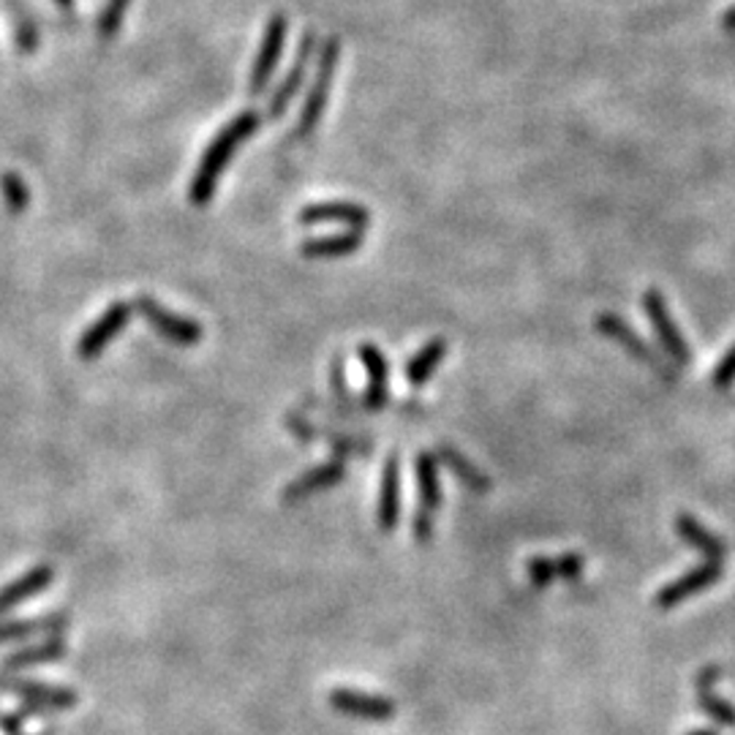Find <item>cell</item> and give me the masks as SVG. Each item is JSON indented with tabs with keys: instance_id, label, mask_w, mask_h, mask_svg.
I'll list each match as a JSON object with an SVG mask.
<instances>
[{
	"instance_id": "cell-1",
	"label": "cell",
	"mask_w": 735,
	"mask_h": 735,
	"mask_svg": "<svg viewBox=\"0 0 735 735\" xmlns=\"http://www.w3.org/2000/svg\"><path fill=\"white\" fill-rule=\"evenodd\" d=\"M259 126H262V115L253 112V109H246V112H240L237 118H231L229 123L224 126L216 137H213L210 148L205 150V155H202L194 177H191V185H188L191 205L202 207L213 199L218 177L227 172L229 161L235 159L237 148H240L246 139H251L253 134H257Z\"/></svg>"
},
{
	"instance_id": "cell-2",
	"label": "cell",
	"mask_w": 735,
	"mask_h": 735,
	"mask_svg": "<svg viewBox=\"0 0 735 735\" xmlns=\"http://www.w3.org/2000/svg\"><path fill=\"white\" fill-rule=\"evenodd\" d=\"M338 61H341V39L329 36L327 42H324L320 61H316L314 83H311L309 96H305L303 109H300L298 126H294V139H303V137L314 134V129L320 126L324 107H327L329 88H333L335 72H338Z\"/></svg>"
},
{
	"instance_id": "cell-3",
	"label": "cell",
	"mask_w": 735,
	"mask_h": 735,
	"mask_svg": "<svg viewBox=\"0 0 735 735\" xmlns=\"http://www.w3.org/2000/svg\"><path fill=\"white\" fill-rule=\"evenodd\" d=\"M134 309L144 316V322H148L161 338L170 341V344L196 346L202 338H205V327H202L199 322L164 309V305H161L155 298H150V294H137Z\"/></svg>"
},
{
	"instance_id": "cell-4",
	"label": "cell",
	"mask_w": 735,
	"mask_h": 735,
	"mask_svg": "<svg viewBox=\"0 0 735 735\" xmlns=\"http://www.w3.org/2000/svg\"><path fill=\"white\" fill-rule=\"evenodd\" d=\"M594 324H597V329H599L602 335H605V338L616 341V344L621 346V349L627 352L629 357H635V360L644 363L646 368H651L653 374L662 376L664 381H673L675 379V374L668 368V363H664L662 357H659V352L653 349V346L648 344L646 338H640V335L633 329V324L624 320V316L610 314V311H605V314L597 316V322H594Z\"/></svg>"
},
{
	"instance_id": "cell-5",
	"label": "cell",
	"mask_w": 735,
	"mask_h": 735,
	"mask_svg": "<svg viewBox=\"0 0 735 735\" xmlns=\"http://www.w3.org/2000/svg\"><path fill=\"white\" fill-rule=\"evenodd\" d=\"M644 311L651 322L653 335H657L659 346H662L664 355L673 360V366L684 368L687 363L692 360L690 344H687V335L681 333V327L675 324L673 314L668 311V303H664V294L659 289H648L644 294Z\"/></svg>"
},
{
	"instance_id": "cell-6",
	"label": "cell",
	"mask_w": 735,
	"mask_h": 735,
	"mask_svg": "<svg viewBox=\"0 0 735 735\" xmlns=\"http://www.w3.org/2000/svg\"><path fill=\"white\" fill-rule=\"evenodd\" d=\"M0 690L6 694H14L20 698L22 703L39 705L44 711H66L74 709L79 703V694L72 687H61V684H44V681H31V679H20V675H0Z\"/></svg>"
},
{
	"instance_id": "cell-7",
	"label": "cell",
	"mask_w": 735,
	"mask_h": 735,
	"mask_svg": "<svg viewBox=\"0 0 735 735\" xmlns=\"http://www.w3.org/2000/svg\"><path fill=\"white\" fill-rule=\"evenodd\" d=\"M131 311H134V305L123 303V300H118V303L109 305V309L104 311V314L98 316V320L93 322L83 335H79V341H77L79 360L90 363V360H96V357H101L104 349H107V346L112 344L120 333H123L126 324L131 322Z\"/></svg>"
},
{
	"instance_id": "cell-8",
	"label": "cell",
	"mask_w": 735,
	"mask_h": 735,
	"mask_svg": "<svg viewBox=\"0 0 735 735\" xmlns=\"http://www.w3.org/2000/svg\"><path fill=\"white\" fill-rule=\"evenodd\" d=\"M287 33H289L287 17L283 14L270 17L268 25H264L257 61H253V66H251V77H248V93H251V96H259V93L268 88L270 77L275 74L278 61H281L283 44H287Z\"/></svg>"
},
{
	"instance_id": "cell-9",
	"label": "cell",
	"mask_w": 735,
	"mask_h": 735,
	"mask_svg": "<svg viewBox=\"0 0 735 735\" xmlns=\"http://www.w3.org/2000/svg\"><path fill=\"white\" fill-rule=\"evenodd\" d=\"M327 703L329 709H335L338 714L363 722H390L392 716H396V703H392L390 698H381V694H370L363 690H349V687H338V690L329 692Z\"/></svg>"
},
{
	"instance_id": "cell-10",
	"label": "cell",
	"mask_w": 735,
	"mask_h": 735,
	"mask_svg": "<svg viewBox=\"0 0 735 735\" xmlns=\"http://www.w3.org/2000/svg\"><path fill=\"white\" fill-rule=\"evenodd\" d=\"M287 428L292 436L300 439V442H316V439H324V442L333 447V453L344 455V458H355V455L366 458L370 450H374L370 439L346 436V433H338V431H324V428L311 425L303 414H287Z\"/></svg>"
},
{
	"instance_id": "cell-11",
	"label": "cell",
	"mask_w": 735,
	"mask_h": 735,
	"mask_svg": "<svg viewBox=\"0 0 735 735\" xmlns=\"http://www.w3.org/2000/svg\"><path fill=\"white\" fill-rule=\"evenodd\" d=\"M344 477H346L344 461L320 463V466L309 468V472L300 474L298 479H292V483L283 488L281 501H283V505H300V501L311 499V496L322 494V490L341 485V483H344Z\"/></svg>"
},
{
	"instance_id": "cell-12",
	"label": "cell",
	"mask_w": 735,
	"mask_h": 735,
	"mask_svg": "<svg viewBox=\"0 0 735 735\" xmlns=\"http://www.w3.org/2000/svg\"><path fill=\"white\" fill-rule=\"evenodd\" d=\"M314 46H316V36H314V31H309L303 36V44H300L298 57H294L292 68H289L287 77L281 79V85H278V88H275L273 98H270V107H268L270 118H281V115L287 112L289 101H292V98L298 96V90L303 88L305 72H309L311 55H314Z\"/></svg>"
},
{
	"instance_id": "cell-13",
	"label": "cell",
	"mask_w": 735,
	"mask_h": 735,
	"mask_svg": "<svg viewBox=\"0 0 735 735\" xmlns=\"http://www.w3.org/2000/svg\"><path fill=\"white\" fill-rule=\"evenodd\" d=\"M357 357L366 366V376H368V387L366 396H363V407L366 412H381L390 401V387H387V357L381 355V349L376 344H360L357 349Z\"/></svg>"
},
{
	"instance_id": "cell-14",
	"label": "cell",
	"mask_w": 735,
	"mask_h": 735,
	"mask_svg": "<svg viewBox=\"0 0 735 735\" xmlns=\"http://www.w3.org/2000/svg\"><path fill=\"white\" fill-rule=\"evenodd\" d=\"M398 515H401V458L390 455L381 472V488H379V509H376V523L379 529L392 531L398 529Z\"/></svg>"
},
{
	"instance_id": "cell-15",
	"label": "cell",
	"mask_w": 735,
	"mask_h": 735,
	"mask_svg": "<svg viewBox=\"0 0 735 735\" xmlns=\"http://www.w3.org/2000/svg\"><path fill=\"white\" fill-rule=\"evenodd\" d=\"M300 224H349L352 229H368L370 213L368 207L355 205V202H320L300 210Z\"/></svg>"
},
{
	"instance_id": "cell-16",
	"label": "cell",
	"mask_w": 735,
	"mask_h": 735,
	"mask_svg": "<svg viewBox=\"0 0 735 735\" xmlns=\"http://www.w3.org/2000/svg\"><path fill=\"white\" fill-rule=\"evenodd\" d=\"M722 575V564H714V561H705V564H700L698 570L687 572L684 577H679V581H673L670 586H664L662 592L657 594V605L659 607H675L681 605L684 599H690L692 594L703 592V588L714 586L716 581H720Z\"/></svg>"
},
{
	"instance_id": "cell-17",
	"label": "cell",
	"mask_w": 735,
	"mask_h": 735,
	"mask_svg": "<svg viewBox=\"0 0 735 735\" xmlns=\"http://www.w3.org/2000/svg\"><path fill=\"white\" fill-rule=\"evenodd\" d=\"M583 561L581 553H564V555H534V559L526 561V575L531 577L534 586H548V583L566 577V581H575L583 575Z\"/></svg>"
},
{
	"instance_id": "cell-18",
	"label": "cell",
	"mask_w": 735,
	"mask_h": 735,
	"mask_svg": "<svg viewBox=\"0 0 735 735\" xmlns=\"http://www.w3.org/2000/svg\"><path fill=\"white\" fill-rule=\"evenodd\" d=\"M52 581H55V570H52L50 564H39L33 566V570H28L25 575L17 577V581H11L9 586L0 588V618L14 610L17 605H22L25 599H33L36 594H42L44 588H50Z\"/></svg>"
},
{
	"instance_id": "cell-19",
	"label": "cell",
	"mask_w": 735,
	"mask_h": 735,
	"mask_svg": "<svg viewBox=\"0 0 735 735\" xmlns=\"http://www.w3.org/2000/svg\"><path fill=\"white\" fill-rule=\"evenodd\" d=\"M433 453H436V461H442L444 466L453 472V477L458 479V483L466 485L472 494H488V490L494 488V479H490L488 474L477 466V463L468 461L458 447H453V444H439Z\"/></svg>"
},
{
	"instance_id": "cell-20",
	"label": "cell",
	"mask_w": 735,
	"mask_h": 735,
	"mask_svg": "<svg viewBox=\"0 0 735 735\" xmlns=\"http://www.w3.org/2000/svg\"><path fill=\"white\" fill-rule=\"evenodd\" d=\"M66 653H68L66 640L57 635V638L44 640V644H39V646H28V648H20V651L9 653V657L0 662V670H3V673H17V670L36 668V664H52V662H61Z\"/></svg>"
},
{
	"instance_id": "cell-21",
	"label": "cell",
	"mask_w": 735,
	"mask_h": 735,
	"mask_svg": "<svg viewBox=\"0 0 735 735\" xmlns=\"http://www.w3.org/2000/svg\"><path fill=\"white\" fill-rule=\"evenodd\" d=\"M68 627V613H50L39 618H17V621H0V644L11 640L36 638V635H55Z\"/></svg>"
},
{
	"instance_id": "cell-22",
	"label": "cell",
	"mask_w": 735,
	"mask_h": 735,
	"mask_svg": "<svg viewBox=\"0 0 735 735\" xmlns=\"http://www.w3.org/2000/svg\"><path fill=\"white\" fill-rule=\"evenodd\" d=\"M436 455L433 453H420L414 458V479L417 490H420V507L425 515H433L442 507V479H439V466Z\"/></svg>"
},
{
	"instance_id": "cell-23",
	"label": "cell",
	"mask_w": 735,
	"mask_h": 735,
	"mask_svg": "<svg viewBox=\"0 0 735 735\" xmlns=\"http://www.w3.org/2000/svg\"><path fill=\"white\" fill-rule=\"evenodd\" d=\"M366 235L363 229H349L341 231V235H327V237H314V240H305L300 246V253L309 259H341L355 253L363 246Z\"/></svg>"
},
{
	"instance_id": "cell-24",
	"label": "cell",
	"mask_w": 735,
	"mask_h": 735,
	"mask_svg": "<svg viewBox=\"0 0 735 735\" xmlns=\"http://www.w3.org/2000/svg\"><path fill=\"white\" fill-rule=\"evenodd\" d=\"M675 531L681 534V540H687L692 548H698V551L703 553L705 561L725 564V555H727L725 542H722L720 537L711 534V531L705 529L703 523H698L692 515H679V520H675Z\"/></svg>"
},
{
	"instance_id": "cell-25",
	"label": "cell",
	"mask_w": 735,
	"mask_h": 735,
	"mask_svg": "<svg viewBox=\"0 0 735 735\" xmlns=\"http://www.w3.org/2000/svg\"><path fill=\"white\" fill-rule=\"evenodd\" d=\"M716 679H720V668L700 670V675H698V703H700V709H703L709 716H714L720 725L735 727V705L727 703V700H722L720 694L714 692V681Z\"/></svg>"
},
{
	"instance_id": "cell-26",
	"label": "cell",
	"mask_w": 735,
	"mask_h": 735,
	"mask_svg": "<svg viewBox=\"0 0 735 735\" xmlns=\"http://www.w3.org/2000/svg\"><path fill=\"white\" fill-rule=\"evenodd\" d=\"M450 352V344L447 338H433L428 341L425 346H422L420 352L412 357V360L407 363V381L412 387H422L428 379H431L433 374H436L439 366L444 363V357H447Z\"/></svg>"
},
{
	"instance_id": "cell-27",
	"label": "cell",
	"mask_w": 735,
	"mask_h": 735,
	"mask_svg": "<svg viewBox=\"0 0 735 735\" xmlns=\"http://www.w3.org/2000/svg\"><path fill=\"white\" fill-rule=\"evenodd\" d=\"M0 194H3L6 207H9L14 216L25 213L28 205H31V188H28V183L22 181L17 172H6V175H0Z\"/></svg>"
},
{
	"instance_id": "cell-28",
	"label": "cell",
	"mask_w": 735,
	"mask_h": 735,
	"mask_svg": "<svg viewBox=\"0 0 735 735\" xmlns=\"http://www.w3.org/2000/svg\"><path fill=\"white\" fill-rule=\"evenodd\" d=\"M9 9L14 14V39H17V50L20 52H33L39 46V28L33 22V17L22 9L17 0H9Z\"/></svg>"
},
{
	"instance_id": "cell-29",
	"label": "cell",
	"mask_w": 735,
	"mask_h": 735,
	"mask_svg": "<svg viewBox=\"0 0 735 735\" xmlns=\"http://www.w3.org/2000/svg\"><path fill=\"white\" fill-rule=\"evenodd\" d=\"M131 0H107V6L101 9V17H98L96 22V33L101 39H112L115 33L120 31V25H123V17L126 11H129Z\"/></svg>"
},
{
	"instance_id": "cell-30",
	"label": "cell",
	"mask_w": 735,
	"mask_h": 735,
	"mask_svg": "<svg viewBox=\"0 0 735 735\" xmlns=\"http://www.w3.org/2000/svg\"><path fill=\"white\" fill-rule=\"evenodd\" d=\"M329 385H333L335 398L344 409H355V398L349 396V387H346V370H344V357L335 355L329 363Z\"/></svg>"
},
{
	"instance_id": "cell-31",
	"label": "cell",
	"mask_w": 735,
	"mask_h": 735,
	"mask_svg": "<svg viewBox=\"0 0 735 735\" xmlns=\"http://www.w3.org/2000/svg\"><path fill=\"white\" fill-rule=\"evenodd\" d=\"M711 381H714L716 390H727V387L735 381V344H733V349L720 360V366H716L714 370V379Z\"/></svg>"
},
{
	"instance_id": "cell-32",
	"label": "cell",
	"mask_w": 735,
	"mask_h": 735,
	"mask_svg": "<svg viewBox=\"0 0 735 735\" xmlns=\"http://www.w3.org/2000/svg\"><path fill=\"white\" fill-rule=\"evenodd\" d=\"M433 529H436V518L433 515H425L422 509H417L414 520H412V534L417 542L428 545L433 540Z\"/></svg>"
},
{
	"instance_id": "cell-33",
	"label": "cell",
	"mask_w": 735,
	"mask_h": 735,
	"mask_svg": "<svg viewBox=\"0 0 735 735\" xmlns=\"http://www.w3.org/2000/svg\"><path fill=\"white\" fill-rule=\"evenodd\" d=\"M722 28H725V31H735V6L722 17Z\"/></svg>"
},
{
	"instance_id": "cell-34",
	"label": "cell",
	"mask_w": 735,
	"mask_h": 735,
	"mask_svg": "<svg viewBox=\"0 0 735 735\" xmlns=\"http://www.w3.org/2000/svg\"><path fill=\"white\" fill-rule=\"evenodd\" d=\"M55 6L63 11H74L77 9V0H55Z\"/></svg>"
},
{
	"instance_id": "cell-35",
	"label": "cell",
	"mask_w": 735,
	"mask_h": 735,
	"mask_svg": "<svg viewBox=\"0 0 735 735\" xmlns=\"http://www.w3.org/2000/svg\"><path fill=\"white\" fill-rule=\"evenodd\" d=\"M690 735H716V733H711V731H692Z\"/></svg>"
},
{
	"instance_id": "cell-36",
	"label": "cell",
	"mask_w": 735,
	"mask_h": 735,
	"mask_svg": "<svg viewBox=\"0 0 735 735\" xmlns=\"http://www.w3.org/2000/svg\"><path fill=\"white\" fill-rule=\"evenodd\" d=\"M22 735H25V733H22ZM42 735H55V731H44Z\"/></svg>"
}]
</instances>
